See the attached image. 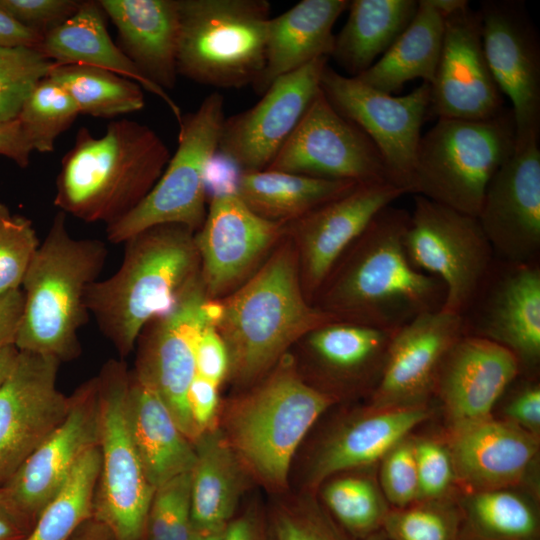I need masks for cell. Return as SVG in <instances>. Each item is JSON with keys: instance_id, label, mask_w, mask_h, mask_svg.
Instances as JSON below:
<instances>
[{"instance_id": "obj_24", "label": "cell", "mask_w": 540, "mask_h": 540, "mask_svg": "<svg viewBox=\"0 0 540 540\" xmlns=\"http://www.w3.org/2000/svg\"><path fill=\"white\" fill-rule=\"evenodd\" d=\"M465 335L463 318L442 310L423 313L393 333L372 407L420 404L434 389L439 367Z\"/></svg>"}, {"instance_id": "obj_55", "label": "cell", "mask_w": 540, "mask_h": 540, "mask_svg": "<svg viewBox=\"0 0 540 540\" xmlns=\"http://www.w3.org/2000/svg\"><path fill=\"white\" fill-rule=\"evenodd\" d=\"M24 305L22 289L0 297V348L15 342Z\"/></svg>"}, {"instance_id": "obj_9", "label": "cell", "mask_w": 540, "mask_h": 540, "mask_svg": "<svg viewBox=\"0 0 540 540\" xmlns=\"http://www.w3.org/2000/svg\"><path fill=\"white\" fill-rule=\"evenodd\" d=\"M97 377L100 473L93 517L116 540H144L155 488L150 483L130 430L127 396L129 372L111 359Z\"/></svg>"}, {"instance_id": "obj_62", "label": "cell", "mask_w": 540, "mask_h": 540, "mask_svg": "<svg viewBox=\"0 0 540 540\" xmlns=\"http://www.w3.org/2000/svg\"><path fill=\"white\" fill-rule=\"evenodd\" d=\"M365 540H390L388 537L387 538H384L382 536H379V535H376V534H372L368 537L365 538Z\"/></svg>"}, {"instance_id": "obj_19", "label": "cell", "mask_w": 540, "mask_h": 540, "mask_svg": "<svg viewBox=\"0 0 540 540\" xmlns=\"http://www.w3.org/2000/svg\"><path fill=\"white\" fill-rule=\"evenodd\" d=\"M327 57L275 80L251 108L225 117L218 151L242 172L265 170L320 90Z\"/></svg>"}, {"instance_id": "obj_22", "label": "cell", "mask_w": 540, "mask_h": 540, "mask_svg": "<svg viewBox=\"0 0 540 540\" xmlns=\"http://www.w3.org/2000/svg\"><path fill=\"white\" fill-rule=\"evenodd\" d=\"M495 258L538 261L540 252L539 140L515 146L489 182L477 216Z\"/></svg>"}, {"instance_id": "obj_34", "label": "cell", "mask_w": 540, "mask_h": 540, "mask_svg": "<svg viewBox=\"0 0 540 540\" xmlns=\"http://www.w3.org/2000/svg\"><path fill=\"white\" fill-rule=\"evenodd\" d=\"M193 444L192 531L223 532L251 477L219 427L202 433Z\"/></svg>"}, {"instance_id": "obj_36", "label": "cell", "mask_w": 540, "mask_h": 540, "mask_svg": "<svg viewBox=\"0 0 540 540\" xmlns=\"http://www.w3.org/2000/svg\"><path fill=\"white\" fill-rule=\"evenodd\" d=\"M357 184L265 169L243 172L238 196L260 217L286 224L348 193Z\"/></svg>"}, {"instance_id": "obj_25", "label": "cell", "mask_w": 540, "mask_h": 540, "mask_svg": "<svg viewBox=\"0 0 540 540\" xmlns=\"http://www.w3.org/2000/svg\"><path fill=\"white\" fill-rule=\"evenodd\" d=\"M394 332L343 320H331L308 332L297 343L308 377L316 388L338 393L377 386Z\"/></svg>"}, {"instance_id": "obj_39", "label": "cell", "mask_w": 540, "mask_h": 540, "mask_svg": "<svg viewBox=\"0 0 540 540\" xmlns=\"http://www.w3.org/2000/svg\"><path fill=\"white\" fill-rule=\"evenodd\" d=\"M466 514L478 540H536L539 536L533 507L508 490L474 492L467 501Z\"/></svg>"}, {"instance_id": "obj_11", "label": "cell", "mask_w": 540, "mask_h": 540, "mask_svg": "<svg viewBox=\"0 0 540 540\" xmlns=\"http://www.w3.org/2000/svg\"><path fill=\"white\" fill-rule=\"evenodd\" d=\"M404 247L415 268L443 283L442 311L460 316L475 299L496 259L477 217L420 195L414 198Z\"/></svg>"}, {"instance_id": "obj_59", "label": "cell", "mask_w": 540, "mask_h": 540, "mask_svg": "<svg viewBox=\"0 0 540 540\" xmlns=\"http://www.w3.org/2000/svg\"><path fill=\"white\" fill-rule=\"evenodd\" d=\"M68 540H116L111 530L94 517L82 523Z\"/></svg>"}, {"instance_id": "obj_29", "label": "cell", "mask_w": 540, "mask_h": 540, "mask_svg": "<svg viewBox=\"0 0 540 540\" xmlns=\"http://www.w3.org/2000/svg\"><path fill=\"white\" fill-rule=\"evenodd\" d=\"M117 29L119 48L161 89L177 82L178 0H99Z\"/></svg>"}, {"instance_id": "obj_40", "label": "cell", "mask_w": 540, "mask_h": 540, "mask_svg": "<svg viewBox=\"0 0 540 540\" xmlns=\"http://www.w3.org/2000/svg\"><path fill=\"white\" fill-rule=\"evenodd\" d=\"M80 112L70 95L50 77L43 78L24 101L19 120L33 151L50 153L57 138Z\"/></svg>"}, {"instance_id": "obj_49", "label": "cell", "mask_w": 540, "mask_h": 540, "mask_svg": "<svg viewBox=\"0 0 540 540\" xmlns=\"http://www.w3.org/2000/svg\"><path fill=\"white\" fill-rule=\"evenodd\" d=\"M77 0H0V10L24 27L44 36L80 7Z\"/></svg>"}, {"instance_id": "obj_31", "label": "cell", "mask_w": 540, "mask_h": 540, "mask_svg": "<svg viewBox=\"0 0 540 540\" xmlns=\"http://www.w3.org/2000/svg\"><path fill=\"white\" fill-rule=\"evenodd\" d=\"M127 412L133 441L155 489L192 470L194 444L181 431L158 391L134 371L129 372Z\"/></svg>"}, {"instance_id": "obj_12", "label": "cell", "mask_w": 540, "mask_h": 540, "mask_svg": "<svg viewBox=\"0 0 540 540\" xmlns=\"http://www.w3.org/2000/svg\"><path fill=\"white\" fill-rule=\"evenodd\" d=\"M320 89L330 104L355 124L381 154L392 182L412 193L421 127L430 109V85L393 96L327 65Z\"/></svg>"}, {"instance_id": "obj_1", "label": "cell", "mask_w": 540, "mask_h": 540, "mask_svg": "<svg viewBox=\"0 0 540 540\" xmlns=\"http://www.w3.org/2000/svg\"><path fill=\"white\" fill-rule=\"evenodd\" d=\"M410 213L382 209L336 263L312 303L334 319L395 332L442 310L445 287L415 268L404 247Z\"/></svg>"}, {"instance_id": "obj_57", "label": "cell", "mask_w": 540, "mask_h": 540, "mask_svg": "<svg viewBox=\"0 0 540 540\" xmlns=\"http://www.w3.org/2000/svg\"><path fill=\"white\" fill-rule=\"evenodd\" d=\"M43 36L28 29L0 10V47L37 48Z\"/></svg>"}, {"instance_id": "obj_53", "label": "cell", "mask_w": 540, "mask_h": 540, "mask_svg": "<svg viewBox=\"0 0 540 540\" xmlns=\"http://www.w3.org/2000/svg\"><path fill=\"white\" fill-rule=\"evenodd\" d=\"M505 413L509 421L536 435L540 429V387L528 384L520 388L508 402Z\"/></svg>"}, {"instance_id": "obj_33", "label": "cell", "mask_w": 540, "mask_h": 540, "mask_svg": "<svg viewBox=\"0 0 540 540\" xmlns=\"http://www.w3.org/2000/svg\"><path fill=\"white\" fill-rule=\"evenodd\" d=\"M463 5L461 0H419L417 11L390 48L356 78L392 94L414 79L433 82L441 54L446 17Z\"/></svg>"}, {"instance_id": "obj_3", "label": "cell", "mask_w": 540, "mask_h": 540, "mask_svg": "<svg viewBox=\"0 0 540 540\" xmlns=\"http://www.w3.org/2000/svg\"><path fill=\"white\" fill-rule=\"evenodd\" d=\"M194 234L179 224L141 231L124 242L118 270L88 286L87 310L120 356L134 349L145 326L169 313L200 274Z\"/></svg>"}, {"instance_id": "obj_54", "label": "cell", "mask_w": 540, "mask_h": 540, "mask_svg": "<svg viewBox=\"0 0 540 540\" xmlns=\"http://www.w3.org/2000/svg\"><path fill=\"white\" fill-rule=\"evenodd\" d=\"M32 147L18 119L0 122V155L19 167L30 164Z\"/></svg>"}, {"instance_id": "obj_28", "label": "cell", "mask_w": 540, "mask_h": 540, "mask_svg": "<svg viewBox=\"0 0 540 540\" xmlns=\"http://www.w3.org/2000/svg\"><path fill=\"white\" fill-rule=\"evenodd\" d=\"M430 415L423 403L376 408L356 416L315 451L307 472L310 489L342 471L372 464L383 457Z\"/></svg>"}, {"instance_id": "obj_51", "label": "cell", "mask_w": 540, "mask_h": 540, "mask_svg": "<svg viewBox=\"0 0 540 540\" xmlns=\"http://www.w3.org/2000/svg\"><path fill=\"white\" fill-rule=\"evenodd\" d=\"M219 387L197 374L190 384L187 395L188 406L200 435L218 427Z\"/></svg>"}, {"instance_id": "obj_10", "label": "cell", "mask_w": 540, "mask_h": 540, "mask_svg": "<svg viewBox=\"0 0 540 540\" xmlns=\"http://www.w3.org/2000/svg\"><path fill=\"white\" fill-rule=\"evenodd\" d=\"M224 98L213 92L199 107L182 116L178 145L162 175L147 196L128 214L106 226L115 244L150 227L179 224L197 232L206 217L204 172L218 150L224 122Z\"/></svg>"}, {"instance_id": "obj_32", "label": "cell", "mask_w": 540, "mask_h": 540, "mask_svg": "<svg viewBox=\"0 0 540 540\" xmlns=\"http://www.w3.org/2000/svg\"><path fill=\"white\" fill-rule=\"evenodd\" d=\"M98 1H82L78 10L47 32L37 49L57 65H88L105 69L138 83L161 99L179 122V105L163 89L150 82L109 35Z\"/></svg>"}, {"instance_id": "obj_17", "label": "cell", "mask_w": 540, "mask_h": 540, "mask_svg": "<svg viewBox=\"0 0 540 540\" xmlns=\"http://www.w3.org/2000/svg\"><path fill=\"white\" fill-rule=\"evenodd\" d=\"M208 203L194 239L206 294L221 299L257 271L286 235V224L260 217L238 194L216 196Z\"/></svg>"}, {"instance_id": "obj_4", "label": "cell", "mask_w": 540, "mask_h": 540, "mask_svg": "<svg viewBox=\"0 0 540 540\" xmlns=\"http://www.w3.org/2000/svg\"><path fill=\"white\" fill-rule=\"evenodd\" d=\"M170 157L163 139L137 121L113 120L100 137L81 127L62 158L54 205L66 215L107 226L147 196Z\"/></svg>"}, {"instance_id": "obj_8", "label": "cell", "mask_w": 540, "mask_h": 540, "mask_svg": "<svg viewBox=\"0 0 540 540\" xmlns=\"http://www.w3.org/2000/svg\"><path fill=\"white\" fill-rule=\"evenodd\" d=\"M515 146L511 109L484 120L438 118L420 139L412 193L477 217L489 182Z\"/></svg>"}, {"instance_id": "obj_20", "label": "cell", "mask_w": 540, "mask_h": 540, "mask_svg": "<svg viewBox=\"0 0 540 540\" xmlns=\"http://www.w3.org/2000/svg\"><path fill=\"white\" fill-rule=\"evenodd\" d=\"M404 194L391 182L360 183L286 223V235L298 256L302 289L311 303L336 263L374 217Z\"/></svg>"}, {"instance_id": "obj_7", "label": "cell", "mask_w": 540, "mask_h": 540, "mask_svg": "<svg viewBox=\"0 0 540 540\" xmlns=\"http://www.w3.org/2000/svg\"><path fill=\"white\" fill-rule=\"evenodd\" d=\"M266 0H178V75L225 89L251 85L266 58Z\"/></svg>"}, {"instance_id": "obj_5", "label": "cell", "mask_w": 540, "mask_h": 540, "mask_svg": "<svg viewBox=\"0 0 540 540\" xmlns=\"http://www.w3.org/2000/svg\"><path fill=\"white\" fill-rule=\"evenodd\" d=\"M335 400L306 381L287 353L229 402L220 429L250 477L282 492L302 440Z\"/></svg>"}, {"instance_id": "obj_14", "label": "cell", "mask_w": 540, "mask_h": 540, "mask_svg": "<svg viewBox=\"0 0 540 540\" xmlns=\"http://www.w3.org/2000/svg\"><path fill=\"white\" fill-rule=\"evenodd\" d=\"M209 297L200 274L186 287L174 308L148 323L140 333L134 372L160 394L184 435L200 436L188 406V390L196 375L195 349L202 329L212 323ZM136 343V344H137Z\"/></svg>"}, {"instance_id": "obj_37", "label": "cell", "mask_w": 540, "mask_h": 540, "mask_svg": "<svg viewBox=\"0 0 540 540\" xmlns=\"http://www.w3.org/2000/svg\"><path fill=\"white\" fill-rule=\"evenodd\" d=\"M48 77L73 99L80 114L112 118L142 110L143 88L114 72L88 65H57Z\"/></svg>"}, {"instance_id": "obj_47", "label": "cell", "mask_w": 540, "mask_h": 540, "mask_svg": "<svg viewBox=\"0 0 540 540\" xmlns=\"http://www.w3.org/2000/svg\"><path fill=\"white\" fill-rule=\"evenodd\" d=\"M405 439L383 457L381 467L382 490L398 509L408 507L419 498L415 442Z\"/></svg>"}, {"instance_id": "obj_60", "label": "cell", "mask_w": 540, "mask_h": 540, "mask_svg": "<svg viewBox=\"0 0 540 540\" xmlns=\"http://www.w3.org/2000/svg\"><path fill=\"white\" fill-rule=\"evenodd\" d=\"M18 354L19 350L14 343L0 348V386L13 369Z\"/></svg>"}, {"instance_id": "obj_18", "label": "cell", "mask_w": 540, "mask_h": 540, "mask_svg": "<svg viewBox=\"0 0 540 540\" xmlns=\"http://www.w3.org/2000/svg\"><path fill=\"white\" fill-rule=\"evenodd\" d=\"M60 361L19 351L0 386V485L66 417L70 398L57 388Z\"/></svg>"}, {"instance_id": "obj_41", "label": "cell", "mask_w": 540, "mask_h": 540, "mask_svg": "<svg viewBox=\"0 0 540 540\" xmlns=\"http://www.w3.org/2000/svg\"><path fill=\"white\" fill-rule=\"evenodd\" d=\"M322 498L341 526L357 537L374 534L389 512L381 491L368 477L331 480L323 488Z\"/></svg>"}, {"instance_id": "obj_52", "label": "cell", "mask_w": 540, "mask_h": 540, "mask_svg": "<svg viewBox=\"0 0 540 540\" xmlns=\"http://www.w3.org/2000/svg\"><path fill=\"white\" fill-rule=\"evenodd\" d=\"M241 169L218 150L208 160L204 172L207 200L222 195L238 194Z\"/></svg>"}, {"instance_id": "obj_6", "label": "cell", "mask_w": 540, "mask_h": 540, "mask_svg": "<svg viewBox=\"0 0 540 540\" xmlns=\"http://www.w3.org/2000/svg\"><path fill=\"white\" fill-rule=\"evenodd\" d=\"M107 254L104 242L74 238L66 214L55 215L22 282L24 305L14 342L19 351L60 362L79 356L78 333L89 316L86 291L98 280Z\"/></svg>"}, {"instance_id": "obj_21", "label": "cell", "mask_w": 540, "mask_h": 540, "mask_svg": "<svg viewBox=\"0 0 540 540\" xmlns=\"http://www.w3.org/2000/svg\"><path fill=\"white\" fill-rule=\"evenodd\" d=\"M465 335L492 341L515 355L520 367L540 358L539 262H495L462 316Z\"/></svg>"}, {"instance_id": "obj_45", "label": "cell", "mask_w": 540, "mask_h": 540, "mask_svg": "<svg viewBox=\"0 0 540 540\" xmlns=\"http://www.w3.org/2000/svg\"><path fill=\"white\" fill-rule=\"evenodd\" d=\"M457 517L431 504L388 512L382 527L390 540H456Z\"/></svg>"}, {"instance_id": "obj_44", "label": "cell", "mask_w": 540, "mask_h": 540, "mask_svg": "<svg viewBox=\"0 0 540 540\" xmlns=\"http://www.w3.org/2000/svg\"><path fill=\"white\" fill-rule=\"evenodd\" d=\"M39 246L31 220L11 213L7 205L0 202V297L21 289Z\"/></svg>"}, {"instance_id": "obj_13", "label": "cell", "mask_w": 540, "mask_h": 540, "mask_svg": "<svg viewBox=\"0 0 540 540\" xmlns=\"http://www.w3.org/2000/svg\"><path fill=\"white\" fill-rule=\"evenodd\" d=\"M66 417L0 485V499L30 531L79 459L99 445L97 377L70 396Z\"/></svg>"}, {"instance_id": "obj_61", "label": "cell", "mask_w": 540, "mask_h": 540, "mask_svg": "<svg viewBox=\"0 0 540 540\" xmlns=\"http://www.w3.org/2000/svg\"><path fill=\"white\" fill-rule=\"evenodd\" d=\"M223 532L211 533L192 531L188 540H221Z\"/></svg>"}, {"instance_id": "obj_38", "label": "cell", "mask_w": 540, "mask_h": 540, "mask_svg": "<svg viewBox=\"0 0 540 540\" xmlns=\"http://www.w3.org/2000/svg\"><path fill=\"white\" fill-rule=\"evenodd\" d=\"M100 464L98 445L79 459L22 540H68L82 523L93 517Z\"/></svg>"}, {"instance_id": "obj_56", "label": "cell", "mask_w": 540, "mask_h": 540, "mask_svg": "<svg viewBox=\"0 0 540 540\" xmlns=\"http://www.w3.org/2000/svg\"><path fill=\"white\" fill-rule=\"evenodd\" d=\"M221 540H270L262 514L249 508L226 526Z\"/></svg>"}, {"instance_id": "obj_43", "label": "cell", "mask_w": 540, "mask_h": 540, "mask_svg": "<svg viewBox=\"0 0 540 540\" xmlns=\"http://www.w3.org/2000/svg\"><path fill=\"white\" fill-rule=\"evenodd\" d=\"M191 524V471L155 489L149 508L147 540H188Z\"/></svg>"}, {"instance_id": "obj_48", "label": "cell", "mask_w": 540, "mask_h": 540, "mask_svg": "<svg viewBox=\"0 0 540 540\" xmlns=\"http://www.w3.org/2000/svg\"><path fill=\"white\" fill-rule=\"evenodd\" d=\"M415 459L419 485L418 500L430 501L440 498L455 477L449 450L431 440L415 442Z\"/></svg>"}, {"instance_id": "obj_27", "label": "cell", "mask_w": 540, "mask_h": 540, "mask_svg": "<svg viewBox=\"0 0 540 540\" xmlns=\"http://www.w3.org/2000/svg\"><path fill=\"white\" fill-rule=\"evenodd\" d=\"M538 447L536 435L489 416L454 426L448 450L455 476L478 492L518 483Z\"/></svg>"}, {"instance_id": "obj_46", "label": "cell", "mask_w": 540, "mask_h": 540, "mask_svg": "<svg viewBox=\"0 0 540 540\" xmlns=\"http://www.w3.org/2000/svg\"><path fill=\"white\" fill-rule=\"evenodd\" d=\"M272 530L275 540H344L310 497L278 504L272 515Z\"/></svg>"}, {"instance_id": "obj_16", "label": "cell", "mask_w": 540, "mask_h": 540, "mask_svg": "<svg viewBox=\"0 0 540 540\" xmlns=\"http://www.w3.org/2000/svg\"><path fill=\"white\" fill-rule=\"evenodd\" d=\"M478 14L491 74L512 103L516 146L539 140L540 48L525 6L520 1L487 0Z\"/></svg>"}, {"instance_id": "obj_23", "label": "cell", "mask_w": 540, "mask_h": 540, "mask_svg": "<svg viewBox=\"0 0 540 540\" xmlns=\"http://www.w3.org/2000/svg\"><path fill=\"white\" fill-rule=\"evenodd\" d=\"M504 109L485 57L478 11L468 3L446 17L429 111L438 118L484 120Z\"/></svg>"}, {"instance_id": "obj_42", "label": "cell", "mask_w": 540, "mask_h": 540, "mask_svg": "<svg viewBox=\"0 0 540 540\" xmlns=\"http://www.w3.org/2000/svg\"><path fill=\"white\" fill-rule=\"evenodd\" d=\"M54 65L37 48L0 47V122L17 119L26 98Z\"/></svg>"}, {"instance_id": "obj_58", "label": "cell", "mask_w": 540, "mask_h": 540, "mask_svg": "<svg viewBox=\"0 0 540 540\" xmlns=\"http://www.w3.org/2000/svg\"><path fill=\"white\" fill-rule=\"evenodd\" d=\"M27 533L25 526L0 499V540H22Z\"/></svg>"}, {"instance_id": "obj_50", "label": "cell", "mask_w": 540, "mask_h": 540, "mask_svg": "<svg viewBox=\"0 0 540 540\" xmlns=\"http://www.w3.org/2000/svg\"><path fill=\"white\" fill-rule=\"evenodd\" d=\"M196 374L220 386L228 377L226 346L212 323L201 331L195 349Z\"/></svg>"}, {"instance_id": "obj_15", "label": "cell", "mask_w": 540, "mask_h": 540, "mask_svg": "<svg viewBox=\"0 0 540 540\" xmlns=\"http://www.w3.org/2000/svg\"><path fill=\"white\" fill-rule=\"evenodd\" d=\"M266 169L358 184L393 183L373 142L330 104L321 89Z\"/></svg>"}, {"instance_id": "obj_26", "label": "cell", "mask_w": 540, "mask_h": 540, "mask_svg": "<svg viewBox=\"0 0 540 540\" xmlns=\"http://www.w3.org/2000/svg\"><path fill=\"white\" fill-rule=\"evenodd\" d=\"M521 370L513 353L463 335L445 355L435 381L454 426L487 418Z\"/></svg>"}, {"instance_id": "obj_35", "label": "cell", "mask_w": 540, "mask_h": 540, "mask_svg": "<svg viewBox=\"0 0 540 540\" xmlns=\"http://www.w3.org/2000/svg\"><path fill=\"white\" fill-rule=\"evenodd\" d=\"M415 0L349 1L348 18L335 36L333 57L351 77L372 66L413 19Z\"/></svg>"}, {"instance_id": "obj_30", "label": "cell", "mask_w": 540, "mask_h": 540, "mask_svg": "<svg viewBox=\"0 0 540 540\" xmlns=\"http://www.w3.org/2000/svg\"><path fill=\"white\" fill-rule=\"evenodd\" d=\"M347 0H302L271 17L264 69L252 88L262 95L278 78L316 59L331 56L333 26L347 10Z\"/></svg>"}, {"instance_id": "obj_2", "label": "cell", "mask_w": 540, "mask_h": 540, "mask_svg": "<svg viewBox=\"0 0 540 540\" xmlns=\"http://www.w3.org/2000/svg\"><path fill=\"white\" fill-rule=\"evenodd\" d=\"M218 301L214 326L228 352L227 379L240 386L259 381L308 332L334 320L305 296L287 235L248 280Z\"/></svg>"}]
</instances>
